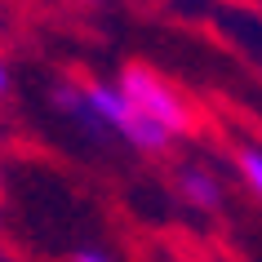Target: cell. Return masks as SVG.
<instances>
[{
  "instance_id": "obj_1",
  "label": "cell",
  "mask_w": 262,
  "mask_h": 262,
  "mask_svg": "<svg viewBox=\"0 0 262 262\" xmlns=\"http://www.w3.org/2000/svg\"><path fill=\"white\" fill-rule=\"evenodd\" d=\"M49 98H54V107L62 111L71 124H80L89 134H116L124 147H134V151H142V156H160V151L173 147V138H169L156 120H147V116L120 94L116 80H89V84L58 80Z\"/></svg>"
},
{
  "instance_id": "obj_2",
  "label": "cell",
  "mask_w": 262,
  "mask_h": 262,
  "mask_svg": "<svg viewBox=\"0 0 262 262\" xmlns=\"http://www.w3.org/2000/svg\"><path fill=\"white\" fill-rule=\"evenodd\" d=\"M120 94L134 102V107L147 116V120H156L160 129H165L169 138H187L195 129V107L191 98L182 94L173 80H165L160 71L142 67V62H129V67L120 71Z\"/></svg>"
},
{
  "instance_id": "obj_3",
  "label": "cell",
  "mask_w": 262,
  "mask_h": 262,
  "mask_svg": "<svg viewBox=\"0 0 262 262\" xmlns=\"http://www.w3.org/2000/svg\"><path fill=\"white\" fill-rule=\"evenodd\" d=\"M173 182H178V195H182L187 209H195V213H218L222 209V178L209 165L187 160V165H178V178Z\"/></svg>"
},
{
  "instance_id": "obj_4",
  "label": "cell",
  "mask_w": 262,
  "mask_h": 262,
  "mask_svg": "<svg viewBox=\"0 0 262 262\" xmlns=\"http://www.w3.org/2000/svg\"><path fill=\"white\" fill-rule=\"evenodd\" d=\"M235 173L245 178V187L262 200V147L245 142V147H235Z\"/></svg>"
},
{
  "instance_id": "obj_5",
  "label": "cell",
  "mask_w": 262,
  "mask_h": 262,
  "mask_svg": "<svg viewBox=\"0 0 262 262\" xmlns=\"http://www.w3.org/2000/svg\"><path fill=\"white\" fill-rule=\"evenodd\" d=\"M71 262H116V253L107 245H80L71 249Z\"/></svg>"
},
{
  "instance_id": "obj_6",
  "label": "cell",
  "mask_w": 262,
  "mask_h": 262,
  "mask_svg": "<svg viewBox=\"0 0 262 262\" xmlns=\"http://www.w3.org/2000/svg\"><path fill=\"white\" fill-rule=\"evenodd\" d=\"M9 89H14V71H9V62L0 58V98L9 94Z\"/></svg>"
},
{
  "instance_id": "obj_7",
  "label": "cell",
  "mask_w": 262,
  "mask_h": 262,
  "mask_svg": "<svg viewBox=\"0 0 262 262\" xmlns=\"http://www.w3.org/2000/svg\"><path fill=\"white\" fill-rule=\"evenodd\" d=\"M0 262H14V258H9V253H0Z\"/></svg>"
}]
</instances>
